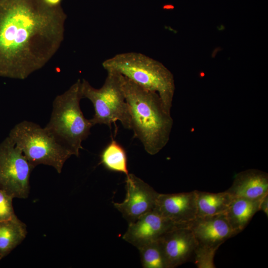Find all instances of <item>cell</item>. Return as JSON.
<instances>
[{"label": "cell", "instance_id": "cell-19", "mask_svg": "<svg viewBox=\"0 0 268 268\" xmlns=\"http://www.w3.org/2000/svg\"><path fill=\"white\" fill-rule=\"evenodd\" d=\"M218 249L197 245L194 262L198 268H215L214 258Z\"/></svg>", "mask_w": 268, "mask_h": 268}, {"label": "cell", "instance_id": "cell-8", "mask_svg": "<svg viewBox=\"0 0 268 268\" xmlns=\"http://www.w3.org/2000/svg\"><path fill=\"white\" fill-rule=\"evenodd\" d=\"M125 182V199L114 206L130 223L154 209L159 193L134 174L126 176Z\"/></svg>", "mask_w": 268, "mask_h": 268}, {"label": "cell", "instance_id": "cell-22", "mask_svg": "<svg viewBox=\"0 0 268 268\" xmlns=\"http://www.w3.org/2000/svg\"><path fill=\"white\" fill-rule=\"evenodd\" d=\"M46 2L52 6H60L61 5L62 0H45Z\"/></svg>", "mask_w": 268, "mask_h": 268}, {"label": "cell", "instance_id": "cell-23", "mask_svg": "<svg viewBox=\"0 0 268 268\" xmlns=\"http://www.w3.org/2000/svg\"><path fill=\"white\" fill-rule=\"evenodd\" d=\"M1 259H2V258L0 256V261L1 260Z\"/></svg>", "mask_w": 268, "mask_h": 268}, {"label": "cell", "instance_id": "cell-14", "mask_svg": "<svg viewBox=\"0 0 268 268\" xmlns=\"http://www.w3.org/2000/svg\"><path fill=\"white\" fill-rule=\"evenodd\" d=\"M262 199L233 198L225 213L235 235L243 231L255 213L260 210Z\"/></svg>", "mask_w": 268, "mask_h": 268}, {"label": "cell", "instance_id": "cell-18", "mask_svg": "<svg viewBox=\"0 0 268 268\" xmlns=\"http://www.w3.org/2000/svg\"><path fill=\"white\" fill-rule=\"evenodd\" d=\"M138 250L143 268H169L159 240L144 245Z\"/></svg>", "mask_w": 268, "mask_h": 268}, {"label": "cell", "instance_id": "cell-13", "mask_svg": "<svg viewBox=\"0 0 268 268\" xmlns=\"http://www.w3.org/2000/svg\"><path fill=\"white\" fill-rule=\"evenodd\" d=\"M233 198L259 200L268 194V174L249 169L237 174L231 186L226 191Z\"/></svg>", "mask_w": 268, "mask_h": 268}, {"label": "cell", "instance_id": "cell-16", "mask_svg": "<svg viewBox=\"0 0 268 268\" xmlns=\"http://www.w3.org/2000/svg\"><path fill=\"white\" fill-rule=\"evenodd\" d=\"M26 225L15 216L0 221V256L2 259L9 254L25 238Z\"/></svg>", "mask_w": 268, "mask_h": 268}, {"label": "cell", "instance_id": "cell-17", "mask_svg": "<svg viewBox=\"0 0 268 268\" xmlns=\"http://www.w3.org/2000/svg\"><path fill=\"white\" fill-rule=\"evenodd\" d=\"M100 164L109 171L122 173L126 176L129 174L126 150L113 139L101 152Z\"/></svg>", "mask_w": 268, "mask_h": 268}, {"label": "cell", "instance_id": "cell-11", "mask_svg": "<svg viewBox=\"0 0 268 268\" xmlns=\"http://www.w3.org/2000/svg\"><path fill=\"white\" fill-rule=\"evenodd\" d=\"M159 240L169 268L194 261L198 243L189 226L176 227Z\"/></svg>", "mask_w": 268, "mask_h": 268}, {"label": "cell", "instance_id": "cell-5", "mask_svg": "<svg viewBox=\"0 0 268 268\" xmlns=\"http://www.w3.org/2000/svg\"><path fill=\"white\" fill-rule=\"evenodd\" d=\"M34 167L43 164L60 174L66 161L72 156L45 128L23 121L10 130L8 136Z\"/></svg>", "mask_w": 268, "mask_h": 268}, {"label": "cell", "instance_id": "cell-6", "mask_svg": "<svg viewBox=\"0 0 268 268\" xmlns=\"http://www.w3.org/2000/svg\"><path fill=\"white\" fill-rule=\"evenodd\" d=\"M102 86L97 89L88 81H81L82 98L92 103L94 114L90 119L93 126L104 124L111 127L117 121L130 129V115L123 86V75L115 71H107Z\"/></svg>", "mask_w": 268, "mask_h": 268}, {"label": "cell", "instance_id": "cell-20", "mask_svg": "<svg viewBox=\"0 0 268 268\" xmlns=\"http://www.w3.org/2000/svg\"><path fill=\"white\" fill-rule=\"evenodd\" d=\"M13 199L0 190V221L10 219L16 216L12 205Z\"/></svg>", "mask_w": 268, "mask_h": 268}, {"label": "cell", "instance_id": "cell-10", "mask_svg": "<svg viewBox=\"0 0 268 268\" xmlns=\"http://www.w3.org/2000/svg\"><path fill=\"white\" fill-rule=\"evenodd\" d=\"M178 226H189L197 217L196 192L159 194L154 209Z\"/></svg>", "mask_w": 268, "mask_h": 268}, {"label": "cell", "instance_id": "cell-2", "mask_svg": "<svg viewBox=\"0 0 268 268\" xmlns=\"http://www.w3.org/2000/svg\"><path fill=\"white\" fill-rule=\"evenodd\" d=\"M131 130L150 155L158 153L167 143L173 125L170 114L164 109L159 95L139 86L123 76Z\"/></svg>", "mask_w": 268, "mask_h": 268}, {"label": "cell", "instance_id": "cell-9", "mask_svg": "<svg viewBox=\"0 0 268 268\" xmlns=\"http://www.w3.org/2000/svg\"><path fill=\"white\" fill-rule=\"evenodd\" d=\"M179 226H182L175 224L153 209L129 223L123 239L138 249L159 240L166 233Z\"/></svg>", "mask_w": 268, "mask_h": 268}, {"label": "cell", "instance_id": "cell-3", "mask_svg": "<svg viewBox=\"0 0 268 268\" xmlns=\"http://www.w3.org/2000/svg\"><path fill=\"white\" fill-rule=\"evenodd\" d=\"M107 71H115L148 91L157 93L170 114L175 92L174 77L161 63L143 54L130 52L115 55L102 63Z\"/></svg>", "mask_w": 268, "mask_h": 268}, {"label": "cell", "instance_id": "cell-4", "mask_svg": "<svg viewBox=\"0 0 268 268\" xmlns=\"http://www.w3.org/2000/svg\"><path fill=\"white\" fill-rule=\"evenodd\" d=\"M81 99V81L78 79L55 97L50 121L44 127L59 143L77 157L82 148V141L90 134L93 126L80 109Z\"/></svg>", "mask_w": 268, "mask_h": 268}, {"label": "cell", "instance_id": "cell-15", "mask_svg": "<svg viewBox=\"0 0 268 268\" xmlns=\"http://www.w3.org/2000/svg\"><path fill=\"white\" fill-rule=\"evenodd\" d=\"M197 217L212 216L225 213L233 198L226 191L212 193L196 190Z\"/></svg>", "mask_w": 268, "mask_h": 268}, {"label": "cell", "instance_id": "cell-7", "mask_svg": "<svg viewBox=\"0 0 268 268\" xmlns=\"http://www.w3.org/2000/svg\"><path fill=\"white\" fill-rule=\"evenodd\" d=\"M34 167L11 139L0 143V190L14 198L26 199Z\"/></svg>", "mask_w": 268, "mask_h": 268}, {"label": "cell", "instance_id": "cell-21", "mask_svg": "<svg viewBox=\"0 0 268 268\" xmlns=\"http://www.w3.org/2000/svg\"><path fill=\"white\" fill-rule=\"evenodd\" d=\"M260 210L263 211L268 216V194L262 199L260 203Z\"/></svg>", "mask_w": 268, "mask_h": 268}, {"label": "cell", "instance_id": "cell-12", "mask_svg": "<svg viewBox=\"0 0 268 268\" xmlns=\"http://www.w3.org/2000/svg\"><path fill=\"white\" fill-rule=\"evenodd\" d=\"M225 213L197 217L189 224L198 245L218 249L226 240L235 235Z\"/></svg>", "mask_w": 268, "mask_h": 268}, {"label": "cell", "instance_id": "cell-1", "mask_svg": "<svg viewBox=\"0 0 268 268\" xmlns=\"http://www.w3.org/2000/svg\"><path fill=\"white\" fill-rule=\"evenodd\" d=\"M67 18L45 0H0V76L25 79L60 48Z\"/></svg>", "mask_w": 268, "mask_h": 268}]
</instances>
